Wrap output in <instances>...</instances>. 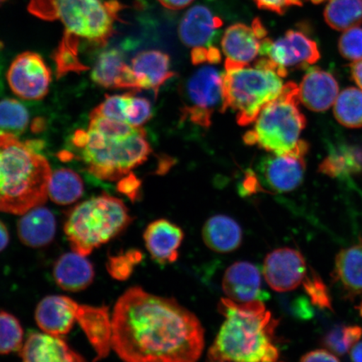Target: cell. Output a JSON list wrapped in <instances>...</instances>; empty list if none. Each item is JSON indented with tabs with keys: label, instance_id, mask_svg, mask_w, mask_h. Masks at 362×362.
<instances>
[{
	"label": "cell",
	"instance_id": "277c9868",
	"mask_svg": "<svg viewBox=\"0 0 362 362\" xmlns=\"http://www.w3.org/2000/svg\"><path fill=\"white\" fill-rule=\"evenodd\" d=\"M52 175L48 160L30 141L0 134V212L24 215L44 205Z\"/></svg>",
	"mask_w": 362,
	"mask_h": 362
},
{
	"label": "cell",
	"instance_id": "2e32d148",
	"mask_svg": "<svg viewBox=\"0 0 362 362\" xmlns=\"http://www.w3.org/2000/svg\"><path fill=\"white\" fill-rule=\"evenodd\" d=\"M185 233L177 224L167 219L149 223L144 233V243L152 259L160 265L174 264L179 257V248Z\"/></svg>",
	"mask_w": 362,
	"mask_h": 362
},
{
	"label": "cell",
	"instance_id": "4dcf8cb0",
	"mask_svg": "<svg viewBox=\"0 0 362 362\" xmlns=\"http://www.w3.org/2000/svg\"><path fill=\"white\" fill-rule=\"evenodd\" d=\"M30 115L26 107L15 99L0 101V134L19 138L28 127Z\"/></svg>",
	"mask_w": 362,
	"mask_h": 362
},
{
	"label": "cell",
	"instance_id": "603a6c76",
	"mask_svg": "<svg viewBox=\"0 0 362 362\" xmlns=\"http://www.w3.org/2000/svg\"><path fill=\"white\" fill-rule=\"evenodd\" d=\"M55 282L68 292H80L93 284L94 267L87 256L72 251L62 255L53 268Z\"/></svg>",
	"mask_w": 362,
	"mask_h": 362
},
{
	"label": "cell",
	"instance_id": "f1b7e54d",
	"mask_svg": "<svg viewBox=\"0 0 362 362\" xmlns=\"http://www.w3.org/2000/svg\"><path fill=\"white\" fill-rule=\"evenodd\" d=\"M324 17L328 25L336 30L359 26L362 24V0H329Z\"/></svg>",
	"mask_w": 362,
	"mask_h": 362
},
{
	"label": "cell",
	"instance_id": "3957f363",
	"mask_svg": "<svg viewBox=\"0 0 362 362\" xmlns=\"http://www.w3.org/2000/svg\"><path fill=\"white\" fill-rule=\"evenodd\" d=\"M218 310L225 317L208 351L210 362H276L279 320L267 310L264 301L238 303L223 298Z\"/></svg>",
	"mask_w": 362,
	"mask_h": 362
},
{
	"label": "cell",
	"instance_id": "9a60e30c",
	"mask_svg": "<svg viewBox=\"0 0 362 362\" xmlns=\"http://www.w3.org/2000/svg\"><path fill=\"white\" fill-rule=\"evenodd\" d=\"M78 307V303L67 296L45 297L36 307V324L44 333L49 336H66L76 321Z\"/></svg>",
	"mask_w": 362,
	"mask_h": 362
},
{
	"label": "cell",
	"instance_id": "7c38bea8",
	"mask_svg": "<svg viewBox=\"0 0 362 362\" xmlns=\"http://www.w3.org/2000/svg\"><path fill=\"white\" fill-rule=\"evenodd\" d=\"M262 272L265 281L273 291L289 292L304 281L307 274L306 262L296 249L278 248L267 255Z\"/></svg>",
	"mask_w": 362,
	"mask_h": 362
},
{
	"label": "cell",
	"instance_id": "5bb4252c",
	"mask_svg": "<svg viewBox=\"0 0 362 362\" xmlns=\"http://www.w3.org/2000/svg\"><path fill=\"white\" fill-rule=\"evenodd\" d=\"M262 272L249 262H237L226 270L223 291L226 298L238 303L264 301L269 294L262 288Z\"/></svg>",
	"mask_w": 362,
	"mask_h": 362
},
{
	"label": "cell",
	"instance_id": "e0dca14e",
	"mask_svg": "<svg viewBox=\"0 0 362 362\" xmlns=\"http://www.w3.org/2000/svg\"><path fill=\"white\" fill-rule=\"evenodd\" d=\"M76 321L96 352L94 361L110 356L112 349V321L108 308L79 305Z\"/></svg>",
	"mask_w": 362,
	"mask_h": 362
},
{
	"label": "cell",
	"instance_id": "8fae6325",
	"mask_svg": "<svg viewBox=\"0 0 362 362\" xmlns=\"http://www.w3.org/2000/svg\"><path fill=\"white\" fill-rule=\"evenodd\" d=\"M12 92L25 100H40L47 96L52 71L37 53L26 52L13 61L7 72Z\"/></svg>",
	"mask_w": 362,
	"mask_h": 362
},
{
	"label": "cell",
	"instance_id": "83f0119b",
	"mask_svg": "<svg viewBox=\"0 0 362 362\" xmlns=\"http://www.w3.org/2000/svg\"><path fill=\"white\" fill-rule=\"evenodd\" d=\"M84 184L74 170L66 168L53 172L48 187V196L58 205H70L83 196Z\"/></svg>",
	"mask_w": 362,
	"mask_h": 362
},
{
	"label": "cell",
	"instance_id": "f546056e",
	"mask_svg": "<svg viewBox=\"0 0 362 362\" xmlns=\"http://www.w3.org/2000/svg\"><path fill=\"white\" fill-rule=\"evenodd\" d=\"M333 112L338 123L346 128H362V90L344 89L334 103Z\"/></svg>",
	"mask_w": 362,
	"mask_h": 362
},
{
	"label": "cell",
	"instance_id": "d6986e66",
	"mask_svg": "<svg viewBox=\"0 0 362 362\" xmlns=\"http://www.w3.org/2000/svg\"><path fill=\"white\" fill-rule=\"evenodd\" d=\"M90 76L95 83L104 88L131 89L135 93L141 90L132 68L126 64L123 53L117 49L101 53Z\"/></svg>",
	"mask_w": 362,
	"mask_h": 362
},
{
	"label": "cell",
	"instance_id": "f6af8a7d",
	"mask_svg": "<svg viewBox=\"0 0 362 362\" xmlns=\"http://www.w3.org/2000/svg\"><path fill=\"white\" fill-rule=\"evenodd\" d=\"M208 48L196 47L192 52V62L194 65H201L202 63L208 62Z\"/></svg>",
	"mask_w": 362,
	"mask_h": 362
},
{
	"label": "cell",
	"instance_id": "7402d4cb",
	"mask_svg": "<svg viewBox=\"0 0 362 362\" xmlns=\"http://www.w3.org/2000/svg\"><path fill=\"white\" fill-rule=\"evenodd\" d=\"M131 68L140 90H151L156 97L162 86L176 76L170 70L168 54L158 49H148L137 54L131 62Z\"/></svg>",
	"mask_w": 362,
	"mask_h": 362
},
{
	"label": "cell",
	"instance_id": "681fc988",
	"mask_svg": "<svg viewBox=\"0 0 362 362\" xmlns=\"http://www.w3.org/2000/svg\"><path fill=\"white\" fill-rule=\"evenodd\" d=\"M351 359L352 362H362V341L353 346Z\"/></svg>",
	"mask_w": 362,
	"mask_h": 362
},
{
	"label": "cell",
	"instance_id": "e575fe53",
	"mask_svg": "<svg viewBox=\"0 0 362 362\" xmlns=\"http://www.w3.org/2000/svg\"><path fill=\"white\" fill-rule=\"evenodd\" d=\"M144 259V255L138 249H129L125 252L108 257L107 270L112 279L125 281L133 274L135 267Z\"/></svg>",
	"mask_w": 362,
	"mask_h": 362
},
{
	"label": "cell",
	"instance_id": "d590c367",
	"mask_svg": "<svg viewBox=\"0 0 362 362\" xmlns=\"http://www.w3.org/2000/svg\"><path fill=\"white\" fill-rule=\"evenodd\" d=\"M302 284L312 304L318 307L319 309L333 310L329 288L314 270L311 269L310 274H306Z\"/></svg>",
	"mask_w": 362,
	"mask_h": 362
},
{
	"label": "cell",
	"instance_id": "5b68a950",
	"mask_svg": "<svg viewBox=\"0 0 362 362\" xmlns=\"http://www.w3.org/2000/svg\"><path fill=\"white\" fill-rule=\"evenodd\" d=\"M125 8L117 0H31L28 8L40 19L60 21L65 34L58 49L78 54L80 40L105 47Z\"/></svg>",
	"mask_w": 362,
	"mask_h": 362
},
{
	"label": "cell",
	"instance_id": "52a82bcc",
	"mask_svg": "<svg viewBox=\"0 0 362 362\" xmlns=\"http://www.w3.org/2000/svg\"><path fill=\"white\" fill-rule=\"evenodd\" d=\"M128 207L108 194L88 199L68 214L64 232L72 251L88 256L133 223Z\"/></svg>",
	"mask_w": 362,
	"mask_h": 362
},
{
	"label": "cell",
	"instance_id": "44dd1931",
	"mask_svg": "<svg viewBox=\"0 0 362 362\" xmlns=\"http://www.w3.org/2000/svg\"><path fill=\"white\" fill-rule=\"evenodd\" d=\"M22 362H87L62 337L31 333L21 350Z\"/></svg>",
	"mask_w": 362,
	"mask_h": 362
},
{
	"label": "cell",
	"instance_id": "8d00e7d4",
	"mask_svg": "<svg viewBox=\"0 0 362 362\" xmlns=\"http://www.w3.org/2000/svg\"><path fill=\"white\" fill-rule=\"evenodd\" d=\"M132 93L133 92H130L123 95L106 96L104 101L95 107L93 112L107 119L126 123L127 107Z\"/></svg>",
	"mask_w": 362,
	"mask_h": 362
},
{
	"label": "cell",
	"instance_id": "4fadbf2b",
	"mask_svg": "<svg viewBox=\"0 0 362 362\" xmlns=\"http://www.w3.org/2000/svg\"><path fill=\"white\" fill-rule=\"evenodd\" d=\"M305 168V157L272 153L262 158L257 170L266 188L276 193H286L300 187Z\"/></svg>",
	"mask_w": 362,
	"mask_h": 362
},
{
	"label": "cell",
	"instance_id": "6da1fadb",
	"mask_svg": "<svg viewBox=\"0 0 362 362\" xmlns=\"http://www.w3.org/2000/svg\"><path fill=\"white\" fill-rule=\"evenodd\" d=\"M112 349L124 362H197L205 348L197 316L175 298L131 287L112 316Z\"/></svg>",
	"mask_w": 362,
	"mask_h": 362
},
{
	"label": "cell",
	"instance_id": "f35d334b",
	"mask_svg": "<svg viewBox=\"0 0 362 362\" xmlns=\"http://www.w3.org/2000/svg\"><path fill=\"white\" fill-rule=\"evenodd\" d=\"M339 52L348 61L362 60V28L354 27L344 31L338 43Z\"/></svg>",
	"mask_w": 362,
	"mask_h": 362
},
{
	"label": "cell",
	"instance_id": "ffe728a7",
	"mask_svg": "<svg viewBox=\"0 0 362 362\" xmlns=\"http://www.w3.org/2000/svg\"><path fill=\"white\" fill-rule=\"evenodd\" d=\"M339 95V85L329 72L310 68L298 87V98L308 110L325 112L334 105Z\"/></svg>",
	"mask_w": 362,
	"mask_h": 362
},
{
	"label": "cell",
	"instance_id": "836d02e7",
	"mask_svg": "<svg viewBox=\"0 0 362 362\" xmlns=\"http://www.w3.org/2000/svg\"><path fill=\"white\" fill-rule=\"evenodd\" d=\"M24 330L20 321L6 311H0V355L21 351L24 346Z\"/></svg>",
	"mask_w": 362,
	"mask_h": 362
},
{
	"label": "cell",
	"instance_id": "ba28073f",
	"mask_svg": "<svg viewBox=\"0 0 362 362\" xmlns=\"http://www.w3.org/2000/svg\"><path fill=\"white\" fill-rule=\"evenodd\" d=\"M281 76L274 71L255 66L226 71L223 78V108L237 113L240 126L255 122L266 106L277 99L284 89Z\"/></svg>",
	"mask_w": 362,
	"mask_h": 362
},
{
	"label": "cell",
	"instance_id": "d4e9b609",
	"mask_svg": "<svg viewBox=\"0 0 362 362\" xmlns=\"http://www.w3.org/2000/svg\"><path fill=\"white\" fill-rule=\"evenodd\" d=\"M261 42L251 27L237 23L225 30L221 48L228 60L245 67L259 56Z\"/></svg>",
	"mask_w": 362,
	"mask_h": 362
},
{
	"label": "cell",
	"instance_id": "7bdbcfd3",
	"mask_svg": "<svg viewBox=\"0 0 362 362\" xmlns=\"http://www.w3.org/2000/svg\"><path fill=\"white\" fill-rule=\"evenodd\" d=\"M300 362H339L337 356L325 350H315L308 352L302 357Z\"/></svg>",
	"mask_w": 362,
	"mask_h": 362
},
{
	"label": "cell",
	"instance_id": "b9f144b4",
	"mask_svg": "<svg viewBox=\"0 0 362 362\" xmlns=\"http://www.w3.org/2000/svg\"><path fill=\"white\" fill-rule=\"evenodd\" d=\"M259 192H266L257 174L252 170H247L245 177L239 187V193L242 197L252 196Z\"/></svg>",
	"mask_w": 362,
	"mask_h": 362
},
{
	"label": "cell",
	"instance_id": "f907efd6",
	"mask_svg": "<svg viewBox=\"0 0 362 362\" xmlns=\"http://www.w3.org/2000/svg\"><path fill=\"white\" fill-rule=\"evenodd\" d=\"M310 1L314 4H320L325 1V0H310Z\"/></svg>",
	"mask_w": 362,
	"mask_h": 362
},
{
	"label": "cell",
	"instance_id": "7dc6e473",
	"mask_svg": "<svg viewBox=\"0 0 362 362\" xmlns=\"http://www.w3.org/2000/svg\"><path fill=\"white\" fill-rule=\"evenodd\" d=\"M10 243V233L7 226L0 221V252L7 247Z\"/></svg>",
	"mask_w": 362,
	"mask_h": 362
},
{
	"label": "cell",
	"instance_id": "8992f818",
	"mask_svg": "<svg viewBox=\"0 0 362 362\" xmlns=\"http://www.w3.org/2000/svg\"><path fill=\"white\" fill-rule=\"evenodd\" d=\"M298 86L284 84L280 96L262 110L243 142L277 156L305 157L309 144L300 139L306 119L298 107Z\"/></svg>",
	"mask_w": 362,
	"mask_h": 362
},
{
	"label": "cell",
	"instance_id": "c3c4849f",
	"mask_svg": "<svg viewBox=\"0 0 362 362\" xmlns=\"http://www.w3.org/2000/svg\"><path fill=\"white\" fill-rule=\"evenodd\" d=\"M252 28L257 38L260 40L265 39L267 35H268V30H266L265 26L262 25V21L259 18H256L252 22Z\"/></svg>",
	"mask_w": 362,
	"mask_h": 362
},
{
	"label": "cell",
	"instance_id": "ac0fdd59",
	"mask_svg": "<svg viewBox=\"0 0 362 362\" xmlns=\"http://www.w3.org/2000/svg\"><path fill=\"white\" fill-rule=\"evenodd\" d=\"M223 21L204 6H196L185 13L179 25L181 42L189 47H210L215 42L217 30Z\"/></svg>",
	"mask_w": 362,
	"mask_h": 362
},
{
	"label": "cell",
	"instance_id": "cb8c5ba5",
	"mask_svg": "<svg viewBox=\"0 0 362 362\" xmlns=\"http://www.w3.org/2000/svg\"><path fill=\"white\" fill-rule=\"evenodd\" d=\"M56 217L47 208L40 206L27 211L18 221L17 233L25 246L40 248L49 245L55 238Z\"/></svg>",
	"mask_w": 362,
	"mask_h": 362
},
{
	"label": "cell",
	"instance_id": "74e56055",
	"mask_svg": "<svg viewBox=\"0 0 362 362\" xmlns=\"http://www.w3.org/2000/svg\"><path fill=\"white\" fill-rule=\"evenodd\" d=\"M153 115L151 102L146 98L136 97L135 92H133L127 107L126 123L134 128H142L144 124L152 119Z\"/></svg>",
	"mask_w": 362,
	"mask_h": 362
},
{
	"label": "cell",
	"instance_id": "816d5d0a",
	"mask_svg": "<svg viewBox=\"0 0 362 362\" xmlns=\"http://www.w3.org/2000/svg\"><path fill=\"white\" fill-rule=\"evenodd\" d=\"M357 310H358L359 314L362 318V303H361L360 305L357 307Z\"/></svg>",
	"mask_w": 362,
	"mask_h": 362
},
{
	"label": "cell",
	"instance_id": "ee69618b",
	"mask_svg": "<svg viewBox=\"0 0 362 362\" xmlns=\"http://www.w3.org/2000/svg\"><path fill=\"white\" fill-rule=\"evenodd\" d=\"M158 1L168 10L179 11L189 6L194 0H158Z\"/></svg>",
	"mask_w": 362,
	"mask_h": 362
},
{
	"label": "cell",
	"instance_id": "f5cc1de1",
	"mask_svg": "<svg viewBox=\"0 0 362 362\" xmlns=\"http://www.w3.org/2000/svg\"><path fill=\"white\" fill-rule=\"evenodd\" d=\"M6 1V0H0V6L4 2Z\"/></svg>",
	"mask_w": 362,
	"mask_h": 362
},
{
	"label": "cell",
	"instance_id": "1f68e13d",
	"mask_svg": "<svg viewBox=\"0 0 362 362\" xmlns=\"http://www.w3.org/2000/svg\"><path fill=\"white\" fill-rule=\"evenodd\" d=\"M362 168V153L356 149L348 148L332 153L321 162L319 171L321 173L337 177L355 173Z\"/></svg>",
	"mask_w": 362,
	"mask_h": 362
},
{
	"label": "cell",
	"instance_id": "4316f807",
	"mask_svg": "<svg viewBox=\"0 0 362 362\" xmlns=\"http://www.w3.org/2000/svg\"><path fill=\"white\" fill-rule=\"evenodd\" d=\"M333 278L347 297L362 293V241L339 252Z\"/></svg>",
	"mask_w": 362,
	"mask_h": 362
},
{
	"label": "cell",
	"instance_id": "60d3db41",
	"mask_svg": "<svg viewBox=\"0 0 362 362\" xmlns=\"http://www.w3.org/2000/svg\"><path fill=\"white\" fill-rule=\"evenodd\" d=\"M259 8L284 15L288 8L302 6L301 0H253Z\"/></svg>",
	"mask_w": 362,
	"mask_h": 362
},
{
	"label": "cell",
	"instance_id": "d6a6232c",
	"mask_svg": "<svg viewBox=\"0 0 362 362\" xmlns=\"http://www.w3.org/2000/svg\"><path fill=\"white\" fill-rule=\"evenodd\" d=\"M362 337L358 325H337L323 338V345L329 351L339 356L345 355Z\"/></svg>",
	"mask_w": 362,
	"mask_h": 362
},
{
	"label": "cell",
	"instance_id": "bcb514c9",
	"mask_svg": "<svg viewBox=\"0 0 362 362\" xmlns=\"http://www.w3.org/2000/svg\"><path fill=\"white\" fill-rule=\"evenodd\" d=\"M351 78L362 90V60L353 62L351 66Z\"/></svg>",
	"mask_w": 362,
	"mask_h": 362
},
{
	"label": "cell",
	"instance_id": "30bf717a",
	"mask_svg": "<svg viewBox=\"0 0 362 362\" xmlns=\"http://www.w3.org/2000/svg\"><path fill=\"white\" fill-rule=\"evenodd\" d=\"M259 54L269 58L276 66V72L281 78L291 68L307 67L313 65L320 58L318 45L315 40L301 31L289 30L282 37L273 40H262Z\"/></svg>",
	"mask_w": 362,
	"mask_h": 362
},
{
	"label": "cell",
	"instance_id": "484cf974",
	"mask_svg": "<svg viewBox=\"0 0 362 362\" xmlns=\"http://www.w3.org/2000/svg\"><path fill=\"white\" fill-rule=\"evenodd\" d=\"M202 234L206 247L217 253L232 252L243 243L241 226L226 215L211 216L204 224Z\"/></svg>",
	"mask_w": 362,
	"mask_h": 362
},
{
	"label": "cell",
	"instance_id": "9c48e42d",
	"mask_svg": "<svg viewBox=\"0 0 362 362\" xmlns=\"http://www.w3.org/2000/svg\"><path fill=\"white\" fill-rule=\"evenodd\" d=\"M224 74L212 66H203L194 71L181 88L184 106L181 121L208 129L217 107L223 112Z\"/></svg>",
	"mask_w": 362,
	"mask_h": 362
},
{
	"label": "cell",
	"instance_id": "ab89813d",
	"mask_svg": "<svg viewBox=\"0 0 362 362\" xmlns=\"http://www.w3.org/2000/svg\"><path fill=\"white\" fill-rule=\"evenodd\" d=\"M141 180L131 172L119 180L117 191L128 197L131 202H136L141 194Z\"/></svg>",
	"mask_w": 362,
	"mask_h": 362
},
{
	"label": "cell",
	"instance_id": "7a4b0ae2",
	"mask_svg": "<svg viewBox=\"0 0 362 362\" xmlns=\"http://www.w3.org/2000/svg\"><path fill=\"white\" fill-rule=\"evenodd\" d=\"M71 142L89 173L106 181L124 177L146 163L152 153L143 128L93 112L88 129L76 130Z\"/></svg>",
	"mask_w": 362,
	"mask_h": 362
}]
</instances>
